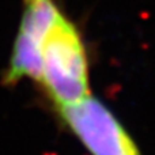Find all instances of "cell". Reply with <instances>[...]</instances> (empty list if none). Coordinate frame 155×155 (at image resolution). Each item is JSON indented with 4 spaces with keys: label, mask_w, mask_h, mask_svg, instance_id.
<instances>
[{
    "label": "cell",
    "mask_w": 155,
    "mask_h": 155,
    "mask_svg": "<svg viewBox=\"0 0 155 155\" xmlns=\"http://www.w3.org/2000/svg\"><path fill=\"white\" fill-rule=\"evenodd\" d=\"M37 83L54 107L75 104L90 95L84 44L76 26L64 14L42 41Z\"/></svg>",
    "instance_id": "cell-1"
},
{
    "label": "cell",
    "mask_w": 155,
    "mask_h": 155,
    "mask_svg": "<svg viewBox=\"0 0 155 155\" xmlns=\"http://www.w3.org/2000/svg\"><path fill=\"white\" fill-rule=\"evenodd\" d=\"M54 109L90 155H142L123 124L99 99L88 95Z\"/></svg>",
    "instance_id": "cell-2"
},
{
    "label": "cell",
    "mask_w": 155,
    "mask_h": 155,
    "mask_svg": "<svg viewBox=\"0 0 155 155\" xmlns=\"http://www.w3.org/2000/svg\"><path fill=\"white\" fill-rule=\"evenodd\" d=\"M63 15L54 0H22V15L2 83L14 87L25 79L37 83L42 41Z\"/></svg>",
    "instance_id": "cell-3"
}]
</instances>
